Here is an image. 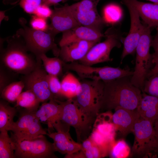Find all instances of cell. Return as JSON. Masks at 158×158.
Listing matches in <instances>:
<instances>
[{"label": "cell", "instance_id": "1", "mask_svg": "<svg viewBox=\"0 0 158 158\" xmlns=\"http://www.w3.org/2000/svg\"><path fill=\"white\" fill-rule=\"evenodd\" d=\"M131 77L104 82L100 111H111L118 107L137 109L142 98V91L131 83Z\"/></svg>", "mask_w": 158, "mask_h": 158}, {"label": "cell", "instance_id": "2", "mask_svg": "<svg viewBox=\"0 0 158 158\" xmlns=\"http://www.w3.org/2000/svg\"><path fill=\"white\" fill-rule=\"evenodd\" d=\"M6 47L1 50L0 65L15 74L26 75L31 72L37 65L35 59L23 41L8 40Z\"/></svg>", "mask_w": 158, "mask_h": 158}, {"label": "cell", "instance_id": "3", "mask_svg": "<svg viewBox=\"0 0 158 158\" xmlns=\"http://www.w3.org/2000/svg\"><path fill=\"white\" fill-rule=\"evenodd\" d=\"M20 22L23 28L17 32V37L22 39L27 49L34 55L36 59H40L42 54L50 50L55 56H59L60 49L54 42V35L49 32L37 30L28 27L22 19Z\"/></svg>", "mask_w": 158, "mask_h": 158}, {"label": "cell", "instance_id": "4", "mask_svg": "<svg viewBox=\"0 0 158 158\" xmlns=\"http://www.w3.org/2000/svg\"><path fill=\"white\" fill-rule=\"evenodd\" d=\"M151 28L145 25L140 38L135 50L134 70L130 78L131 83L141 91L148 73L154 64L152 62V54L150 53V48L152 40Z\"/></svg>", "mask_w": 158, "mask_h": 158}, {"label": "cell", "instance_id": "5", "mask_svg": "<svg viewBox=\"0 0 158 158\" xmlns=\"http://www.w3.org/2000/svg\"><path fill=\"white\" fill-rule=\"evenodd\" d=\"M154 123L140 116L133 132L134 140L130 156L137 158L154 157L156 140Z\"/></svg>", "mask_w": 158, "mask_h": 158}, {"label": "cell", "instance_id": "6", "mask_svg": "<svg viewBox=\"0 0 158 158\" xmlns=\"http://www.w3.org/2000/svg\"><path fill=\"white\" fill-rule=\"evenodd\" d=\"M62 108L60 121L75 129L78 142L87 139L92 124L95 119L89 117L80 109L73 98L65 101L55 99Z\"/></svg>", "mask_w": 158, "mask_h": 158}, {"label": "cell", "instance_id": "7", "mask_svg": "<svg viewBox=\"0 0 158 158\" xmlns=\"http://www.w3.org/2000/svg\"><path fill=\"white\" fill-rule=\"evenodd\" d=\"M74 99L81 110L89 117L95 119L100 110L104 82L102 80L83 79Z\"/></svg>", "mask_w": 158, "mask_h": 158}, {"label": "cell", "instance_id": "8", "mask_svg": "<svg viewBox=\"0 0 158 158\" xmlns=\"http://www.w3.org/2000/svg\"><path fill=\"white\" fill-rule=\"evenodd\" d=\"M104 36L105 40L93 46L85 56L79 61V63L92 66L112 61L110 56L111 51L114 47H121L123 38L121 33L113 28L108 29L105 32Z\"/></svg>", "mask_w": 158, "mask_h": 158}, {"label": "cell", "instance_id": "9", "mask_svg": "<svg viewBox=\"0 0 158 158\" xmlns=\"http://www.w3.org/2000/svg\"><path fill=\"white\" fill-rule=\"evenodd\" d=\"M35 111L25 109L15 122L11 129V138L15 142L30 140L47 135V130L42 127Z\"/></svg>", "mask_w": 158, "mask_h": 158}, {"label": "cell", "instance_id": "10", "mask_svg": "<svg viewBox=\"0 0 158 158\" xmlns=\"http://www.w3.org/2000/svg\"><path fill=\"white\" fill-rule=\"evenodd\" d=\"M15 142L16 158H57L54 154L56 151L53 143L48 141L44 135Z\"/></svg>", "mask_w": 158, "mask_h": 158}, {"label": "cell", "instance_id": "11", "mask_svg": "<svg viewBox=\"0 0 158 158\" xmlns=\"http://www.w3.org/2000/svg\"><path fill=\"white\" fill-rule=\"evenodd\" d=\"M35 68L28 74L24 75L22 80L24 89L32 92L41 103L47 102L54 98L49 87L47 79L48 74L45 70L40 59H36Z\"/></svg>", "mask_w": 158, "mask_h": 158}, {"label": "cell", "instance_id": "12", "mask_svg": "<svg viewBox=\"0 0 158 158\" xmlns=\"http://www.w3.org/2000/svg\"><path fill=\"white\" fill-rule=\"evenodd\" d=\"M100 0H82L69 7L80 25L101 31L106 23L97 9Z\"/></svg>", "mask_w": 158, "mask_h": 158}, {"label": "cell", "instance_id": "13", "mask_svg": "<svg viewBox=\"0 0 158 158\" xmlns=\"http://www.w3.org/2000/svg\"><path fill=\"white\" fill-rule=\"evenodd\" d=\"M69 127L60 121L53 126L56 131L48 133L47 135L53 140L56 151L67 155L76 153L81 150V143L75 142L71 137Z\"/></svg>", "mask_w": 158, "mask_h": 158}, {"label": "cell", "instance_id": "14", "mask_svg": "<svg viewBox=\"0 0 158 158\" xmlns=\"http://www.w3.org/2000/svg\"><path fill=\"white\" fill-rule=\"evenodd\" d=\"M128 8L130 18V26L129 31L123 40V49L121 56V63L123 59L128 55H133L140 38L145 27L140 20L138 12L133 8L129 5H126Z\"/></svg>", "mask_w": 158, "mask_h": 158}, {"label": "cell", "instance_id": "15", "mask_svg": "<svg viewBox=\"0 0 158 158\" xmlns=\"http://www.w3.org/2000/svg\"><path fill=\"white\" fill-rule=\"evenodd\" d=\"M51 24L47 32L55 36L81 25L77 22L68 5L55 8L50 18Z\"/></svg>", "mask_w": 158, "mask_h": 158}, {"label": "cell", "instance_id": "16", "mask_svg": "<svg viewBox=\"0 0 158 158\" xmlns=\"http://www.w3.org/2000/svg\"><path fill=\"white\" fill-rule=\"evenodd\" d=\"M112 114V121L116 131L123 137L132 132L134 126L140 117L137 109L131 110L118 107Z\"/></svg>", "mask_w": 158, "mask_h": 158}, {"label": "cell", "instance_id": "17", "mask_svg": "<svg viewBox=\"0 0 158 158\" xmlns=\"http://www.w3.org/2000/svg\"><path fill=\"white\" fill-rule=\"evenodd\" d=\"M62 37L59 42L61 47L78 40L99 42L104 35L101 31L89 27L80 25L62 33Z\"/></svg>", "mask_w": 158, "mask_h": 158}, {"label": "cell", "instance_id": "18", "mask_svg": "<svg viewBox=\"0 0 158 158\" xmlns=\"http://www.w3.org/2000/svg\"><path fill=\"white\" fill-rule=\"evenodd\" d=\"M96 42L78 40L61 47L59 57L64 62L69 63L80 61L86 54Z\"/></svg>", "mask_w": 158, "mask_h": 158}, {"label": "cell", "instance_id": "19", "mask_svg": "<svg viewBox=\"0 0 158 158\" xmlns=\"http://www.w3.org/2000/svg\"><path fill=\"white\" fill-rule=\"evenodd\" d=\"M61 110V105L52 98L48 102L42 103L35 113L41 122L47 124L49 133L53 129L54 125L60 121Z\"/></svg>", "mask_w": 158, "mask_h": 158}, {"label": "cell", "instance_id": "20", "mask_svg": "<svg viewBox=\"0 0 158 158\" xmlns=\"http://www.w3.org/2000/svg\"><path fill=\"white\" fill-rule=\"evenodd\" d=\"M121 2L135 9L145 25L151 28L158 27V4L137 0H121Z\"/></svg>", "mask_w": 158, "mask_h": 158}, {"label": "cell", "instance_id": "21", "mask_svg": "<svg viewBox=\"0 0 158 158\" xmlns=\"http://www.w3.org/2000/svg\"><path fill=\"white\" fill-rule=\"evenodd\" d=\"M137 110L142 118L154 123L158 121V97L142 92Z\"/></svg>", "mask_w": 158, "mask_h": 158}, {"label": "cell", "instance_id": "22", "mask_svg": "<svg viewBox=\"0 0 158 158\" xmlns=\"http://www.w3.org/2000/svg\"><path fill=\"white\" fill-rule=\"evenodd\" d=\"M111 111H107L97 116L94 123V129L106 138L111 142L115 141L116 131L112 121Z\"/></svg>", "mask_w": 158, "mask_h": 158}, {"label": "cell", "instance_id": "23", "mask_svg": "<svg viewBox=\"0 0 158 158\" xmlns=\"http://www.w3.org/2000/svg\"><path fill=\"white\" fill-rule=\"evenodd\" d=\"M16 114L15 107L11 106L6 101H0V131H11L14 123L13 119Z\"/></svg>", "mask_w": 158, "mask_h": 158}, {"label": "cell", "instance_id": "24", "mask_svg": "<svg viewBox=\"0 0 158 158\" xmlns=\"http://www.w3.org/2000/svg\"><path fill=\"white\" fill-rule=\"evenodd\" d=\"M63 97L68 99L74 98L80 90L81 82L72 74L68 73L61 82Z\"/></svg>", "mask_w": 158, "mask_h": 158}, {"label": "cell", "instance_id": "25", "mask_svg": "<svg viewBox=\"0 0 158 158\" xmlns=\"http://www.w3.org/2000/svg\"><path fill=\"white\" fill-rule=\"evenodd\" d=\"M40 103L32 92L27 90L22 92L18 97L14 107H20L28 111H36Z\"/></svg>", "mask_w": 158, "mask_h": 158}, {"label": "cell", "instance_id": "26", "mask_svg": "<svg viewBox=\"0 0 158 158\" xmlns=\"http://www.w3.org/2000/svg\"><path fill=\"white\" fill-rule=\"evenodd\" d=\"M40 58L48 74L58 77L62 74L63 62L59 57L50 58L47 57L46 54H43Z\"/></svg>", "mask_w": 158, "mask_h": 158}, {"label": "cell", "instance_id": "27", "mask_svg": "<svg viewBox=\"0 0 158 158\" xmlns=\"http://www.w3.org/2000/svg\"><path fill=\"white\" fill-rule=\"evenodd\" d=\"M16 148V143L10 137L8 131H0V158H15Z\"/></svg>", "mask_w": 158, "mask_h": 158}, {"label": "cell", "instance_id": "28", "mask_svg": "<svg viewBox=\"0 0 158 158\" xmlns=\"http://www.w3.org/2000/svg\"><path fill=\"white\" fill-rule=\"evenodd\" d=\"M24 87V83L22 80L13 82L0 92L1 97L8 103H16L18 97Z\"/></svg>", "mask_w": 158, "mask_h": 158}, {"label": "cell", "instance_id": "29", "mask_svg": "<svg viewBox=\"0 0 158 158\" xmlns=\"http://www.w3.org/2000/svg\"><path fill=\"white\" fill-rule=\"evenodd\" d=\"M131 151L126 142L123 139L115 140L110 147L109 155L112 158H126L129 157Z\"/></svg>", "mask_w": 158, "mask_h": 158}, {"label": "cell", "instance_id": "30", "mask_svg": "<svg viewBox=\"0 0 158 158\" xmlns=\"http://www.w3.org/2000/svg\"><path fill=\"white\" fill-rule=\"evenodd\" d=\"M103 19L106 23H114L118 21L121 16V11L118 6L110 4L106 6L103 10Z\"/></svg>", "mask_w": 158, "mask_h": 158}, {"label": "cell", "instance_id": "31", "mask_svg": "<svg viewBox=\"0 0 158 158\" xmlns=\"http://www.w3.org/2000/svg\"><path fill=\"white\" fill-rule=\"evenodd\" d=\"M89 137L94 143L101 149L106 156L109 155L110 147L113 142H111L106 138L94 129H93Z\"/></svg>", "mask_w": 158, "mask_h": 158}, {"label": "cell", "instance_id": "32", "mask_svg": "<svg viewBox=\"0 0 158 158\" xmlns=\"http://www.w3.org/2000/svg\"><path fill=\"white\" fill-rule=\"evenodd\" d=\"M142 91L149 95L158 97V74L152 75L147 78Z\"/></svg>", "mask_w": 158, "mask_h": 158}, {"label": "cell", "instance_id": "33", "mask_svg": "<svg viewBox=\"0 0 158 158\" xmlns=\"http://www.w3.org/2000/svg\"><path fill=\"white\" fill-rule=\"evenodd\" d=\"M47 79L49 89L54 98L57 99L58 96L63 97L61 82L58 77L48 74Z\"/></svg>", "mask_w": 158, "mask_h": 158}, {"label": "cell", "instance_id": "34", "mask_svg": "<svg viewBox=\"0 0 158 158\" xmlns=\"http://www.w3.org/2000/svg\"><path fill=\"white\" fill-rule=\"evenodd\" d=\"M15 74L0 65V92L10 83L12 82L13 75Z\"/></svg>", "mask_w": 158, "mask_h": 158}, {"label": "cell", "instance_id": "35", "mask_svg": "<svg viewBox=\"0 0 158 158\" xmlns=\"http://www.w3.org/2000/svg\"><path fill=\"white\" fill-rule=\"evenodd\" d=\"M31 28L40 31L47 32L49 26L47 19L35 15L32 16L30 21Z\"/></svg>", "mask_w": 158, "mask_h": 158}, {"label": "cell", "instance_id": "36", "mask_svg": "<svg viewBox=\"0 0 158 158\" xmlns=\"http://www.w3.org/2000/svg\"><path fill=\"white\" fill-rule=\"evenodd\" d=\"M42 0H20V6L26 13L34 14L36 9L42 4Z\"/></svg>", "mask_w": 158, "mask_h": 158}, {"label": "cell", "instance_id": "37", "mask_svg": "<svg viewBox=\"0 0 158 158\" xmlns=\"http://www.w3.org/2000/svg\"><path fill=\"white\" fill-rule=\"evenodd\" d=\"M52 12L53 10L49 8V6L42 4L36 9L33 14L38 16L47 19L51 17Z\"/></svg>", "mask_w": 158, "mask_h": 158}, {"label": "cell", "instance_id": "38", "mask_svg": "<svg viewBox=\"0 0 158 158\" xmlns=\"http://www.w3.org/2000/svg\"><path fill=\"white\" fill-rule=\"evenodd\" d=\"M156 30V34L154 39H152L151 44V46L153 47L154 50V53L152 54L153 63L154 61L158 57V27L157 28Z\"/></svg>", "mask_w": 158, "mask_h": 158}, {"label": "cell", "instance_id": "39", "mask_svg": "<svg viewBox=\"0 0 158 158\" xmlns=\"http://www.w3.org/2000/svg\"><path fill=\"white\" fill-rule=\"evenodd\" d=\"M153 63L154 65L148 73L147 78L152 75L158 74V57L154 61Z\"/></svg>", "mask_w": 158, "mask_h": 158}, {"label": "cell", "instance_id": "40", "mask_svg": "<svg viewBox=\"0 0 158 158\" xmlns=\"http://www.w3.org/2000/svg\"><path fill=\"white\" fill-rule=\"evenodd\" d=\"M154 128L155 132L156 145L154 152V157L158 155V121L154 123Z\"/></svg>", "mask_w": 158, "mask_h": 158}, {"label": "cell", "instance_id": "41", "mask_svg": "<svg viewBox=\"0 0 158 158\" xmlns=\"http://www.w3.org/2000/svg\"><path fill=\"white\" fill-rule=\"evenodd\" d=\"M65 0H42V4L49 6L54 5Z\"/></svg>", "mask_w": 158, "mask_h": 158}, {"label": "cell", "instance_id": "42", "mask_svg": "<svg viewBox=\"0 0 158 158\" xmlns=\"http://www.w3.org/2000/svg\"><path fill=\"white\" fill-rule=\"evenodd\" d=\"M150 1L154 3L158 4V0H147Z\"/></svg>", "mask_w": 158, "mask_h": 158}]
</instances>
